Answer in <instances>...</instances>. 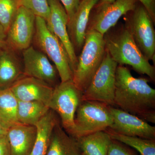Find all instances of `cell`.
I'll return each mask as SVG.
<instances>
[{"instance_id":"cell-24","label":"cell","mask_w":155,"mask_h":155,"mask_svg":"<svg viewBox=\"0 0 155 155\" xmlns=\"http://www.w3.org/2000/svg\"><path fill=\"white\" fill-rule=\"evenodd\" d=\"M21 6L20 0H0V24L6 33Z\"/></svg>"},{"instance_id":"cell-8","label":"cell","mask_w":155,"mask_h":155,"mask_svg":"<svg viewBox=\"0 0 155 155\" xmlns=\"http://www.w3.org/2000/svg\"><path fill=\"white\" fill-rule=\"evenodd\" d=\"M82 94L72 80L61 82L54 87L48 105L60 116L62 127L69 135L74 128L75 113L81 103Z\"/></svg>"},{"instance_id":"cell-18","label":"cell","mask_w":155,"mask_h":155,"mask_svg":"<svg viewBox=\"0 0 155 155\" xmlns=\"http://www.w3.org/2000/svg\"><path fill=\"white\" fill-rule=\"evenodd\" d=\"M76 139L69 135L59 122L53 129L46 155H79Z\"/></svg>"},{"instance_id":"cell-4","label":"cell","mask_w":155,"mask_h":155,"mask_svg":"<svg viewBox=\"0 0 155 155\" xmlns=\"http://www.w3.org/2000/svg\"><path fill=\"white\" fill-rule=\"evenodd\" d=\"M34 38L38 46L54 64L61 82L72 80L73 72L67 51L41 17H36Z\"/></svg>"},{"instance_id":"cell-20","label":"cell","mask_w":155,"mask_h":155,"mask_svg":"<svg viewBox=\"0 0 155 155\" xmlns=\"http://www.w3.org/2000/svg\"><path fill=\"white\" fill-rule=\"evenodd\" d=\"M76 140L82 155H108L112 140L105 130L97 131Z\"/></svg>"},{"instance_id":"cell-3","label":"cell","mask_w":155,"mask_h":155,"mask_svg":"<svg viewBox=\"0 0 155 155\" xmlns=\"http://www.w3.org/2000/svg\"><path fill=\"white\" fill-rule=\"evenodd\" d=\"M78 58L72 81L82 93L87 88L102 63L106 53L104 35L94 30L87 31L85 41Z\"/></svg>"},{"instance_id":"cell-30","label":"cell","mask_w":155,"mask_h":155,"mask_svg":"<svg viewBox=\"0 0 155 155\" xmlns=\"http://www.w3.org/2000/svg\"><path fill=\"white\" fill-rule=\"evenodd\" d=\"M7 33L2 25L0 24V50L6 46Z\"/></svg>"},{"instance_id":"cell-10","label":"cell","mask_w":155,"mask_h":155,"mask_svg":"<svg viewBox=\"0 0 155 155\" xmlns=\"http://www.w3.org/2000/svg\"><path fill=\"white\" fill-rule=\"evenodd\" d=\"M36 16L21 6L7 32L6 46L13 51H22L31 46L35 31Z\"/></svg>"},{"instance_id":"cell-22","label":"cell","mask_w":155,"mask_h":155,"mask_svg":"<svg viewBox=\"0 0 155 155\" xmlns=\"http://www.w3.org/2000/svg\"><path fill=\"white\" fill-rule=\"evenodd\" d=\"M105 130L112 140L134 149L141 155H155V140L122 135L114 132L109 127Z\"/></svg>"},{"instance_id":"cell-28","label":"cell","mask_w":155,"mask_h":155,"mask_svg":"<svg viewBox=\"0 0 155 155\" xmlns=\"http://www.w3.org/2000/svg\"><path fill=\"white\" fill-rule=\"evenodd\" d=\"M115 0H100L97 4L110 3ZM140 2L141 5L145 8L147 11L152 19L153 22H155V0H137Z\"/></svg>"},{"instance_id":"cell-11","label":"cell","mask_w":155,"mask_h":155,"mask_svg":"<svg viewBox=\"0 0 155 155\" xmlns=\"http://www.w3.org/2000/svg\"><path fill=\"white\" fill-rule=\"evenodd\" d=\"M50 14L46 20L49 30L63 44L69 56L72 72L78 63V57L68 32V17L64 6L59 0H48Z\"/></svg>"},{"instance_id":"cell-9","label":"cell","mask_w":155,"mask_h":155,"mask_svg":"<svg viewBox=\"0 0 155 155\" xmlns=\"http://www.w3.org/2000/svg\"><path fill=\"white\" fill-rule=\"evenodd\" d=\"M137 0H115L97 4L93 9L87 30H94L104 35L117 24L121 17L133 11Z\"/></svg>"},{"instance_id":"cell-27","label":"cell","mask_w":155,"mask_h":155,"mask_svg":"<svg viewBox=\"0 0 155 155\" xmlns=\"http://www.w3.org/2000/svg\"><path fill=\"white\" fill-rule=\"evenodd\" d=\"M64 6L68 17V23L77 11L81 0H59Z\"/></svg>"},{"instance_id":"cell-23","label":"cell","mask_w":155,"mask_h":155,"mask_svg":"<svg viewBox=\"0 0 155 155\" xmlns=\"http://www.w3.org/2000/svg\"><path fill=\"white\" fill-rule=\"evenodd\" d=\"M18 103L19 101L10 88L0 89V118L9 126L19 123Z\"/></svg>"},{"instance_id":"cell-19","label":"cell","mask_w":155,"mask_h":155,"mask_svg":"<svg viewBox=\"0 0 155 155\" xmlns=\"http://www.w3.org/2000/svg\"><path fill=\"white\" fill-rule=\"evenodd\" d=\"M56 113L50 110L35 125L37 136L33 148L29 155H46L53 129L59 122Z\"/></svg>"},{"instance_id":"cell-14","label":"cell","mask_w":155,"mask_h":155,"mask_svg":"<svg viewBox=\"0 0 155 155\" xmlns=\"http://www.w3.org/2000/svg\"><path fill=\"white\" fill-rule=\"evenodd\" d=\"M54 87L43 81L24 75L10 88L19 101H37L48 106Z\"/></svg>"},{"instance_id":"cell-16","label":"cell","mask_w":155,"mask_h":155,"mask_svg":"<svg viewBox=\"0 0 155 155\" xmlns=\"http://www.w3.org/2000/svg\"><path fill=\"white\" fill-rule=\"evenodd\" d=\"M7 136L11 155H29L36 140V127L16 123L9 127Z\"/></svg>"},{"instance_id":"cell-26","label":"cell","mask_w":155,"mask_h":155,"mask_svg":"<svg viewBox=\"0 0 155 155\" xmlns=\"http://www.w3.org/2000/svg\"><path fill=\"white\" fill-rule=\"evenodd\" d=\"M108 155H137L133 150L120 142L112 140Z\"/></svg>"},{"instance_id":"cell-6","label":"cell","mask_w":155,"mask_h":155,"mask_svg":"<svg viewBox=\"0 0 155 155\" xmlns=\"http://www.w3.org/2000/svg\"><path fill=\"white\" fill-rule=\"evenodd\" d=\"M125 15V28L147 60L155 63V23L148 12L141 5Z\"/></svg>"},{"instance_id":"cell-15","label":"cell","mask_w":155,"mask_h":155,"mask_svg":"<svg viewBox=\"0 0 155 155\" xmlns=\"http://www.w3.org/2000/svg\"><path fill=\"white\" fill-rule=\"evenodd\" d=\"M99 1L81 0L77 11L68 23V34L76 54V51L79 52L82 49L91 14Z\"/></svg>"},{"instance_id":"cell-31","label":"cell","mask_w":155,"mask_h":155,"mask_svg":"<svg viewBox=\"0 0 155 155\" xmlns=\"http://www.w3.org/2000/svg\"><path fill=\"white\" fill-rule=\"evenodd\" d=\"M10 126L0 118V134H7Z\"/></svg>"},{"instance_id":"cell-13","label":"cell","mask_w":155,"mask_h":155,"mask_svg":"<svg viewBox=\"0 0 155 155\" xmlns=\"http://www.w3.org/2000/svg\"><path fill=\"white\" fill-rule=\"evenodd\" d=\"M24 75L45 81L52 86L57 80V69L47 56L33 47L22 51Z\"/></svg>"},{"instance_id":"cell-7","label":"cell","mask_w":155,"mask_h":155,"mask_svg":"<svg viewBox=\"0 0 155 155\" xmlns=\"http://www.w3.org/2000/svg\"><path fill=\"white\" fill-rule=\"evenodd\" d=\"M118 64L107 52L102 63L81 96V101H95L114 105L116 72Z\"/></svg>"},{"instance_id":"cell-29","label":"cell","mask_w":155,"mask_h":155,"mask_svg":"<svg viewBox=\"0 0 155 155\" xmlns=\"http://www.w3.org/2000/svg\"><path fill=\"white\" fill-rule=\"evenodd\" d=\"M0 155H11L10 143L7 134H0Z\"/></svg>"},{"instance_id":"cell-12","label":"cell","mask_w":155,"mask_h":155,"mask_svg":"<svg viewBox=\"0 0 155 155\" xmlns=\"http://www.w3.org/2000/svg\"><path fill=\"white\" fill-rule=\"evenodd\" d=\"M109 109L113 118V124L109 128L114 132L128 136L155 140L154 126L121 109L110 106Z\"/></svg>"},{"instance_id":"cell-21","label":"cell","mask_w":155,"mask_h":155,"mask_svg":"<svg viewBox=\"0 0 155 155\" xmlns=\"http://www.w3.org/2000/svg\"><path fill=\"white\" fill-rule=\"evenodd\" d=\"M50 110L47 105L41 102L19 101L17 109L18 122L35 126Z\"/></svg>"},{"instance_id":"cell-1","label":"cell","mask_w":155,"mask_h":155,"mask_svg":"<svg viewBox=\"0 0 155 155\" xmlns=\"http://www.w3.org/2000/svg\"><path fill=\"white\" fill-rule=\"evenodd\" d=\"M147 78H135L124 65L116 72L114 105L147 122L155 123V90Z\"/></svg>"},{"instance_id":"cell-17","label":"cell","mask_w":155,"mask_h":155,"mask_svg":"<svg viewBox=\"0 0 155 155\" xmlns=\"http://www.w3.org/2000/svg\"><path fill=\"white\" fill-rule=\"evenodd\" d=\"M14 51L8 47L0 50V89L10 88L24 75Z\"/></svg>"},{"instance_id":"cell-25","label":"cell","mask_w":155,"mask_h":155,"mask_svg":"<svg viewBox=\"0 0 155 155\" xmlns=\"http://www.w3.org/2000/svg\"><path fill=\"white\" fill-rule=\"evenodd\" d=\"M21 6L31 11L36 17L46 20L50 14L48 0H20Z\"/></svg>"},{"instance_id":"cell-5","label":"cell","mask_w":155,"mask_h":155,"mask_svg":"<svg viewBox=\"0 0 155 155\" xmlns=\"http://www.w3.org/2000/svg\"><path fill=\"white\" fill-rule=\"evenodd\" d=\"M109 106L95 101H81L75 113L74 128L70 135L77 139L110 127L113 118Z\"/></svg>"},{"instance_id":"cell-32","label":"cell","mask_w":155,"mask_h":155,"mask_svg":"<svg viewBox=\"0 0 155 155\" xmlns=\"http://www.w3.org/2000/svg\"><path fill=\"white\" fill-rule=\"evenodd\" d=\"M79 155H81V154L80 153V154H79Z\"/></svg>"},{"instance_id":"cell-2","label":"cell","mask_w":155,"mask_h":155,"mask_svg":"<svg viewBox=\"0 0 155 155\" xmlns=\"http://www.w3.org/2000/svg\"><path fill=\"white\" fill-rule=\"evenodd\" d=\"M106 51L118 65H127L140 74L155 80L154 66L150 64L125 25L104 35Z\"/></svg>"}]
</instances>
